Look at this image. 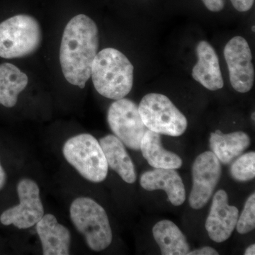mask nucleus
Returning a JSON list of instances; mask_svg holds the SVG:
<instances>
[{
	"label": "nucleus",
	"instance_id": "f257e3e1",
	"mask_svg": "<svg viewBox=\"0 0 255 255\" xmlns=\"http://www.w3.org/2000/svg\"><path fill=\"white\" fill-rule=\"evenodd\" d=\"M99 46L98 27L91 18L79 14L69 21L60 49L62 71L69 83L85 88L91 77L92 65Z\"/></svg>",
	"mask_w": 255,
	"mask_h": 255
},
{
	"label": "nucleus",
	"instance_id": "f03ea898",
	"mask_svg": "<svg viewBox=\"0 0 255 255\" xmlns=\"http://www.w3.org/2000/svg\"><path fill=\"white\" fill-rule=\"evenodd\" d=\"M133 70L132 63L122 52L105 48L97 53L92 63V82L100 95L110 100H121L131 91Z\"/></svg>",
	"mask_w": 255,
	"mask_h": 255
},
{
	"label": "nucleus",
	"instance_id": "7ed1b4c3",
	"mask_svg": "<svg viewBox=\"0 0 255 255\" xmlns=\"http://www.w3.org/2000/svg\"><path fill=\"white\" fill-rule=\"evenodd\" d=\"M74 226L85 238L87 246L95 252L107 249L112 242V228L107 212L89 197H79L70 206Z\"/></svg>",
	"mask_w": 255,
	"mask_h": 255
},
{
	"label": "nucleus",
	"instance_id": "20e7f679",
	"mask_svg": "<svg viewBox=\"0 0 255 255\" xmlns=\"http://www.w3.org/2000/svg\"><path fill=\"white\" fill-rule=\"evenodd\" d=\"M41 26L36 18L18 14L0 23V57L21 58L34 53L41 45Z\"/></svg>",
	"mask_w": 255,
	"mask_h": 255
},
{
	"label": "nucleus",
	"instance_id": "39448f33",
	"mask_svg": "<svg viewBox=\"0 0 255 255\" xmlns=\"http://www.w3.org/2000/svg\"><path fill=\"white\" fill-rule=\"evenodd\" d=\"M64 157L82 177L94 183L105 180L109 167L100 142L93 135L82 133L64 144Z\"/></svg>",
	"mask_w": 255,
	"mask_h": 255
},
{
	"label": "nucleus",
	"instance_id": "423d86ee",
	"mask_svg": "<svg viewBox=\"0 0 255 255\" xmlns=\"http://www.w3.org/2000/svg\"><path fill=\"white\" fill-rule=\"evenodd\" d=\"M139 113L147 129L169 136L179 137L185 132L187 119L168 97L162 94L144 96L138 106Z\"/></svg>",
	"mask_w": 255,
	"mask_h": 255
},
{
	"label": "nucleus",
	"instance_id": "0eeeda50",
	"mask_svg": "<svg viewBox=\"0 0 255 255\" xmlns=\"http://www.w3.org/2000/svg\"><path fill=\"white\" fill-rule=\"evenodd\" d=\"M107 121L114 135L124 145L140 150V142L147 128L135 102L125 98L116 100L109 108Z\"/></svg>",
	"mask_w": 255,
	"mask_h": 255
},
{
	"label": "nucleus",
	"instance_id": "6e6552de",
	"mask_svg": "<svg viewBox=\"0 0 255 255\" xmlns=\"http://www.w3.org/2000/svg\"><path fill=\"white\" fill-rule=\"evenodd\" d=\"M18 205L6 210L0 216L4 226L13 225L18 229H27L36 225L44 216V209L38 184L32 179H21L17 184Z\"/></svg>",
	"mask_w": 255,
	"mask_h": 255
},
{
	"label": "nucleus",
	"instance_id": "1a4fd4ad",
	"mask_svg": "<svg viewBox=\"0 0 255 255\" xmlns=\"http://www.w3.org/2000/svg\"><path fill=\"white\" fill-rule=\"evenodd\" d=\"M193 185L189 196L191 209L199 210L207 204L222 173L221 162L211 151L200 154L192 165Z\"/></svg>",
	"mask_w": 255,
	"mask_h": 255
},
{
	"label": "nucleus",
	"instance_id": "9d476101",
	"mask_svg": "<svg viewBox=\"0 0 255 255\" xmlns=\"http://www.w3.org/2000/svg\"><path fill=\"white\" fill-rule=\"evenodd\" d=\"M225 60L233 88L240 93L251 91L255 73L251 47L243 37H233L225 46Z\"/></svg>",
	"mask_w": 255,
	"mask_h": 255
},
{
	"label": "nucleus",
	"instance_id": "9b49d317",
	"mask_svg": "<svg viewBox=\"0 0 255 255\" xmlns=\"http://www.w3.org/2000/svg\"><path fill=\"white\" fill-rule=\"evenodd\" d=\"M227 192L223 189L216 191L213 197L205 227L209 238L215 243L227 241L236 229L239 210L228 204Z\"/></svg>",
	"mask_w": 255,
	"mask_h": 255
},
{
	"label": "nucleus",
	"instance_id": "f8f14e48",
	"mask_svg": "<svg viewBox=\"0 0 255 255\" xmlns=\"http://www.w3.org/2000/svg\"><path fill=\"white\" fill-rule=\"evenodd\" d=\"M140 186L145 190H164L172 205H182L186 201V190L182 177L174 169L155 168L142 173Z\"/></svg>",
	"mask_w": 255,
	"mask_h": 255
},
{
	"label": "nucleus",
	"instance_id": "ddd939ff",
	"mask_svg": "<svg viewBox=\"0 0 255 255\" xmlns=\"http://www.w3.org/2000/svg\"><path fill=\"white\" fill-rule=\"evenodd\" d=\"M196 50L198 62L193 68V78L211 91L221 90L224 82L216 50L205 41L199 42Z\"/></svg>",
	"mask_w": 255,
	"mask_h": 255
},
{
	"label": "nucleus",
	"instance_id": "4468645a",
	"mask_svg": "<svg viewBox=\"0 0 255 255\" xmlns=\"http://www.w3.org/2000/svg\"><path fill=\"white\" fill-rule=\"evenodd\" d=\"M36 231L44 255L70 254L71 236L68 228L60 224L53 214H46L36 223Z\"/></svg>",
	"mask_w": 255,
	"mask_h": 255
},
{
	"label": "nucleus",
	"instance_id": "2eb2a0df",
	"mask_svg": "<svg viewBox=\"0 0 255 255\" xmlns=\"http://www.w3.org/2000/svg\"><path fill=\"white\" fill-rule=\"evenodd\" d=\"M108 167L115 171L124 182L133 184L137 179L135 165L128 154L123 142L114 135H107L100 140Z\"/></svg>",
	"mask_w": 255,
	"mask_h": 255
},
{
	"label": "nucleus",
	"instance_id": "dca6fc26",
	"mask_svg": "<svg viewBox=\"0 0 255 255\" xmlns=\"http://www.w3.org/2000/svg\"><path fill=\"white\" fill-rule=\"evenodd\" d=\"M211 152L221 163H232L250 147L251 139L246 132L236 131L223 133L220 130L211 132L209 139Z\"/></svg>",
	"mask_w": 255,
	"mask_h": 255
},
{
	"label": "nucleus",
	"instance_id": "f3484780",
	"mask_svg": "<svg viewBox=\"0 0 255 255\" xmlns=\"http://www.w3.org/2000/svg\"><path fill=\"white\" fill-rule=\"evenodd\" d=\"M140 150L151 167L154 168L179 169L182 159L177 154L162 146L160 134L147 129L140 142Z\"/></svg>",
	"mask_w": 255,
	"mask_h": 255
},
{
	"label": "nucleus",
	"instance_id": "a211bd4d",
	"mask_svg": "<svg viewBox=\"0 0 255 255\" xmlns=\"http://www.w3.org/2000/svg\"><path fill=\"white\" fill-rule=\"evenodd\" d=\"M154 239L163 255H186L190 251L187 238L172 221L162 220L152 228Z\"/></svg>",
	"mask_w": 255,
	"mask_h": 255
},
{
	"label": "nucleus",
	"instance_id": "6ab92c4d",
	"mask_svg": "<svg viewBox=\"0 0 255 255\" xmlns=\"http://www.w3.org/2000/svg\"><path fill=\"white\" fill-rule=\"evenodd\" d=\"M28 78L11 63L0 65V105L7 108L16 105L18 96L27 86Z\"/></svg>",
	"mask_w": 255,
	"mask_h": 255
},
{
	"label": "nucleus",
	"instance_id": "aec40b11",
	"mask_svg": "<svg viewBox=\"0 0 255 255\" xmlns=\"http://www.w3.org/2000/svg\"><path fill=\"white\" fill-rule=\"evenodd\" d=\"M230 174L234 180L246 182L255 177V152L240 155L231 164Z\"/></svg>",
	"mask_w": 255,
	"mask_h": 255
},
{
	"label": "nucleus",
	"instance_id": "412c9836",
	"mask_svg": "<svg viewBox=\"0 0 255 255\" xmlns=\"http://www.w3.org/2000/svg\"><path fill=\"white\" fill-rule=\"evenodd\" d=\"M236 230L240 234H248L255 228V194L247 199L244 209L238 217Z\"/></svg>",
	"mask_w": 255,
	"mask_h": 255
},
{
	"label": "nucleus",
	"instance_id": "4be33fe9",
	"mask_svg": "<svg viewBox=\"0 0 255 255\" xmlns=\"http://www.w3.org/2000/svg\"><path fill=\"white\" fill-rule=\"evenodd\" d=\"M235 9L241 12H246L253 7L255 0H231Z\"/></svg>",
	"mask_w": 255,
	"mask_h": 255
},
{
	"label": "nucleus",
	"instance_id": "5701e85b",
	"mask_svg": "<svg viewBox=\"0 0 255 255\" xmlns=\"http://www.w3.org/2000/svg\"><path fill=\"white\" fill-rule=\"evenodd\" d=\"M210 11L219 12L225 6V0H201Z\"/></svg>",
	"mask_w": 255,
	"mask_h": 255
},
{
	"label": "nucleus",
	"instance_id": "b1692460",
	"mask_svg": "<svg viewBox=\"0 0 255 255\" xmlns=\"http://www.w3.org/2000/svg\"><path fill=\"white\" fill-rule=\"evenodd\" d=\"M189 255H219V252L215 250L214 248L209 246L203 247L195 251H189L188 253Z\"/></svg>",
	"mask_w": 255,
	"mask_h": 255
},
{
	"label": "nucleus",
	"instance_id": "393cba45",
	"mask_svg": "<svg viewBox=\"0 0 255 255\" xmlns=\"http://www.w3.org/2000/svg\"><path fill=\"white\" fill-rule=\"evenodd\" d=\"M6 173H5L4 169H3V167H1V164H0V190L4 187L5 184H6Z\"/></svg>",
	"mask_w": 255,
	"mask_h": 255
},
{
	"label": "nucleus",
	"instance_id": "a878e982",
	"mask_svg": "<svg viewBox=\"0 0 255 255\" xmlns=\"http://www.w3.org/2000/svg\"><path fill=\"white\" fill-rule=\"evenodd\" d=\"M245 255H255V245L253 244L251 246L247 248L246 251H245Z\"/></svg>",
	"mask_w": 255,
	"mask_h": 255
},
{
	"label": "nucleus",
	"instance_id": "bb28decb",
	"mask_svg": "<svg viewBox=\"0 0 255 255\" xmlns=\"http://www.w3.org/2000/svg\"><path fill=\"white\" fill-rule=\"evenodd\" d=\"M252 119H253V122H255V112H253V114H252Z\"/></svg>",
	"mask_w": 255,
	"mask_h": 255
},
{
	"label": "nucleus",
	"instance_id": "cd10ccee",
	"mask_svg": "<svg viewBox=\"0 0 255 255\" xmlns=\"http://www.w3.org/2000/svg\"><path fill=\"white\" fill-rule=\"evenodd\" d=\"M252 29H253V31H254V32L255 31V26H253V28H252Z\"/></svg>",
	"mask_w": 255,
	"mask_h": 255
}]
</instances>
